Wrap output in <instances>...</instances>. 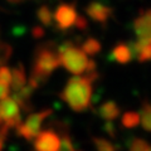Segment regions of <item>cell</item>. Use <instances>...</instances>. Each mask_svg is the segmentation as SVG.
Returning a JSON list of instances; mask_svg holds the SVG:
<instances>
[{
  "label": "cell",
  "instance_id": "1",
  "mask_svg": "<svg viewBox=\"0 0 151 151\" xmlns=\"http://www.w3.org/2000/svg\"><path fill=\"white\" fill-rule=\"evenodd\" d=\"M97 77L93 76H76L68 79L59 97L74 112H83L91 107L92 101V82Z\"/></svg>",
  "mask_w": 151,
  "mask_h": 151
},
{
  "label": "cell",
  "instance_id": "2",
  "mask_svg": "<svg viewBox=\"0 0 151 151\" xmlns=\"http://www.w3.org/2000/svg\"><path fill=\"white\" fill-rule=\"evenodd\" d=\"M60 65L58 53L50 44H43L37 48L33 60V69L29 84L35 89L47 82L49 76Z\"/></svg>",
  "mask_w": 151,
  "mask_h": 151
},
{
  "label": "cell",
  "instance_id": "3",
  "mask_svg": "<svg viewBox=\"0 0 151 151\" xmlns=\"http://www.w3.org/2000/svg\"><path fill=\"white\" fill-rule=\"evenodd\" d=\"M57 53L59 55L60 64L74 76H79L84 72L87 74L96 73V63L87 58V54L81 49L74 47L70 42H64L58 48Z\"/></svg>",
  "mask_w": 151,
  "mask_h": 151
},
{
  "label": "cell",
  "instance_id": "4",
  "mask_svg": "<svg viewBox=\"0 0 151 151\" xmlns=\"http://www.w3.org/2000/svg\"><path fill=\"white\" fill-rule=\"evenodd\" d=\"M50 115H52L50 108H45V110H42L39 112L30 113L24 122H20L15 127L17 134L22 136L23 139H25L27 141H33V139L39 134L43 121Z\"/></svg>",
  "mask_w": 151,
  "mask_h": 151
},
{
  "label": "cell",
  "instance_id": "5",
  "mask_svg": "<svg viewBox=\"0 0 151 151\" xmlns=\"http://www.w3.org/2000/svg\"><path fill=\"white\" fill-rule=\"evenodd\" d=\"M0 117L3 120V124L8 129H12V127L15 129L22 122L20 107L12 97L8 96L0 101Z\"/></svg>",
  "mask_w": 151,
  "mask_h": 151
},
{
  "label": "cell",
  "instance_id": "6",
  "mask_svg": "<svg viewBox=\"0 0 151 151\" xmlns=\"http://www.w3.org/2000/svg\"><path fill=\"white\" fill-rule=\"evenodd\" d=\"M35 151H58L60 145V135L53 129H47L39 131L33 139Z\"/></svg>",
  "mask_w": 151,
  "mask_h": 151
},
{
  "label": "cell",
  "instance_id": "7",
  "mask_svg": "<svg viewBox=\"0 0 151 151\" xmlns=\"http://www.w3.org/2000/svg\"><path fill=\"white\" fill-rule=\"evenodd\" d=\"M77 17L78 15L74 4L63 3L57 6L54 12V20L57 23V28L60 30H68L69 28H72Z\"/></svg>",
  "mask_w": 151,
  "mask_h": 151
},
{
  "label": "cell",
  "instance_id": "8",
  "mask_svg": "<svg viewBox=\"0 0 151 151\" xmlns=\"http://www.w3.org/2000/svg\"><path fill=\"white\" fill-rule=\"evenodd\" d=\"M86 13L87 15L92 19V20L97 23H106L110 17L112 15V9L106 5H103L102 3L98 1H91L86 6Z\"/></svg>",
  "mask_w": 151,
  "mask_h": 151
},
{
  "label": "cell",
  "instance_id": "9",
  "mask_svg": "<svg viewBox=\"0 0 151 151\" xmlns=\"http://www.w3.org/2000/svg\"><path fill=\"white\" fill-rule=\"evenodd\" d=\"M150 23H151V12L145 10L140 13V15L135 19L134 22V30L137 35V39H145V38H151L150 35Z\"/></svg>",
  "mask_w": 151,
  "mask_h": 151
},
{
  "label": "cell",
  "instance_id": "10",
  "mask_svg": "<svg viewBox=\"0 0 151 151\" xmlns=\"http://www.w3.org/2000/svg\"><path fill=\"white\" fill-rule=\"evenodd\" d=\"M35 88L32 87L29 83L25 84L24 87L17 89V91H13V100L18 103V106L24 110L25 112L30 111V98L34 93Z\"/></svg>",
  "mask_w": 151,
  "mask_h": 151
},
{
  "label": "cell",
  "instance_id": "11",
  "mask_svg": "<svg viewBox=\"0 0 151 151\" xmlns=\"http://www.w3.org/2000/svg\"><path fill=\"white\" fill-rule=\"evenodd\" d=\"M132 52L129 44L126 43H119L117 45L113 47L112 49V58L116 60L117 63L121 64H127L129 62H131L132 59Z\"/></svg>",
  "mask_w": 151,
  "mask_h": 151
},
{
  "label": "cell",
  "instance_id": "12",
  "mask_svg": "<svg viewBox=\"0 0 151 151\" xmlns=\"http://www.w3.org/2000/svg\"><path fill=\"white\" fill-rule=\"evenodd\" d=\"M120 112H121L120 107L115 101H107L102 103L100 108H98V115L105 121H113L120 116Z\"/></svg>",
  "mask_w": 151,
  "mask_h": 151
},
{
  "label": "cell",
  "instance_id": "13",
  "mask_svg": "<svg viewBox=\"0 0 151 151\" xmlns=\"http://www.w3.org/2000/svg\"><path fill=\"white\" fill-rule=\"evenodd\" d=\"M27 84V77H25V68L22 63L17 64L15 67L12 69V89L17 91V89L24 87Z\"/></svg>",
  "mask_w": 151,
  "mask_h": 151
},
{
  "label": "cell",
  "instance_id": "14",
  "mask_svg": "<svg viewBox=\"0 0 151 151\" xmlns=\"http://www.w3.org/2000/svg\"><path fill=\"white\" fill-rule=\"evenodd\" d=\"M140 122H141V126L144 127L145 131L151 130V106L147 101H145L142 107H141Z\"/></svg>",
  "mask_w": 151,
  "mask_h": 151
},
{
  "label": "cell",
  "instance_id": "15",
  "mask_svg": "<svg viewBox=\"0 0 151 151\" xmlns=\"http://www.w3.org/2000/svg\"><path fill=\"white\" fill-rule=\"evenodd\" d=\"M121 122H122V126L126 127V129H134V127L140 125V115L137 112L129 111L124 113Z\"/></svg>",
  "mask_w": 151,
  "mask_h": 151
},
{
  "label": "cell",
  "instance_id": "16",
  "mask_svg": "<svg viewBox=\"0 0 151 151\" xmlns=\"http://www.w3.org/2000/svg\"><path fill=\"white\" fill-rule=\"evenodd\" d=\"M37 18L44 27H50L52 22H53V14L47 5L39 6V9L37 10Z\"/></svg>",
  "mask_w": 151,
  "mask_h": 151
},
{
  "label": "cell",
  "instance_id": "17",
  "mask_svg": "<svg viewBox=\"0 0 151 151\" xmlns=\"http://www.w3.org/2000/svg\"><path fill=\"white\" fill-rule=\"evenodd\" d=\"M102 45L97 39L94 38H88V39L82 44V50L86 53L87 55H96L98 52L101 50Z\"/></svg>",
  "mask_w": 151,
  "mask_h": 151
},
{
  "label": "cell",
  "instance_id": "18",
  "mask_svg": "<svg viewBox=\"0 0 151 151\" xmlns=\"http://www.w3.org/2000/svg\"><path fill=\"white\" fill-rule=\"evenodd\" d=\"M92 140H93V145H94V147H96L97 151H117L115 145L106 139L93 137Z\"/></svg>",
  "mask_w": 151,
  "mask_h": 151
},
{
  "label": "cell",
  "instance_id": "19",
  "mask_svg": "<svg viewBox=\"0 0 151 151\" xmlns=\"http://www.w3.org/2000/svg\"><path fill=\"white\" fill-rule=\"evenodd\" d=\"M58 151H82V150L76 149L70 136L67 134V132H64V134L60 136V145H59Z\"/></svg>",
  "mask_w": 151,
  "mask_h": 151
},
{
  "label": "cell",
  "instance_id": "20",
  "mask_svg": "<svg viewBox=\"0 0 151 151\" xmlns=\"http://www.w3.org/2000/svg\"><path fill=\"white\" fill-rule=\"evenodd\" d=\"M130 151H151V149L144 139H134L130 146Z\"/></svg>",
  "mask_w": 151,
  "mask_h": 151
},
{
  "label": "cell",
  "instance_id": "21",
  "mask_svg": "<svg viewBox=\"0 0 151 151\" xmlns=\"http://www.w3.org/2000/svg\"><path fill=\"white\" fill-rule=\"evenodd\" d=\"M0 82L10 87L12 83V69L6 65H0Z\"/></svg>",
  "mask_w": 151,
  "mask_h": 151
},
{
  "label": "cell",
  "instance_id": "22",
  "mask_svg": "<svg viewBox=\"0 0 151 151\" xmlns=\"http://www.w3.org/2000/svg\"><path fill=\"white\" fill-rule=\"evenodd\" d=\"M8 131L9 129L3 125L1 127H0V151H3L4 149V145H5V140H6V136H8Z\"/></svg>",
  "mask_w": 151,
  "mask_h": 151
},
{
  "label": "cell",
  "instance_id": "23",
  "mask_svg": "<svg viewBox=\"0 0 151 151\" xmlns=\"http://www.w3.org/2000/svg\"><path fill=\"white\" fill-rule=\"evenodd\" d=\"M74 25L78 28V29H81V30H84V29H87V20H86V18L84 17H81V15H78L77 19H76V22H74Z\"/></svg>",
  "mask_w": 151,
  "mask_h": 151
},
{
  "label": "cell",
  "instance_id": "24",
  "mask_svg": "<svg viewBox=\"0 0 151 151\" xmlns=\"http://www.w3.org/2000/svg\"><path fill=\"white\" fill-rule=\"evenodd\" d=\"M9 93H10V88H9V86L0 82V101L4 100L5 97H8Z\"/></svg>",
  "mask_w": 151,
  "mask_h": 151
},
{
  "label": "cell",
  "instance_id": "25",
  "mask_svg": "<svg viewBox=\"0 0 151 151\" xmlns=\"http://www.w3.org/2000/svg\"><path fill=\"white\" fill-rule=\"evenodd\" d=\"M32 35L34 37L35 39H40V38L44 35V29L40 27H34L32 30Z\"/></svg>",
  "mask_w": 151,
  "mask_h": 151
},
{
  "label": "cell",
  "instance_id": "26",
  "mask_svg": "<svg viewBox=\"0 0 151 151\" xmlns=\"http://www.w3.org/2000/svg\"><path fill=\"white\" fill-rule=\"evenodd\" d=\"M105 129L108 132V135H111L112 137L115 136V127H113L112 121H106V125H105Z\"/></svg>",
  "mask_w": 151,
  "mask_h": 151
},
{
  "label": "cell",
  "instance_id": "27",
  "mask_svg": "<svg viewBox=\"0 0 151 151\" xmlns=\"http://www.w3.org/2000/svg\"><path fill=\"white\" fill-rule=\"evenodd\" d=\"M6 1H9V3H12V4H19V3L24 1V0H6Z\"/></svg>",
  "mask_w": 151,
  "mask_h": 151
},
{
  "label": "cell",
  "instance_id": "28",
  "mask_svg": "<svg viewBox=\"0 0 151 151\" xmlns=\"http://www.w3.org/2000/svg\"><path fill=\"white\" fill-rule=\"evenodd\" d=\"M4 124H3V120H1V117H0V127H1Z\"/></svg>",
  "mask_w": 151,
  "mask_h": 151
},
{
  "label": "cell",
  "instance_id": "29",
  "mask_svg": "<svg viewBox=\"0 0 151 151\" xmlns=\"http://www.w3.org/2000/svg\"><path fill=\"white\" fill-rule=\"evenodd\" d=\"M1 62H3V60H1V59H0V65H1Z\"/></svg>",
  "mask_w": 151,
  "mask_h": 151
}]
</instances>
